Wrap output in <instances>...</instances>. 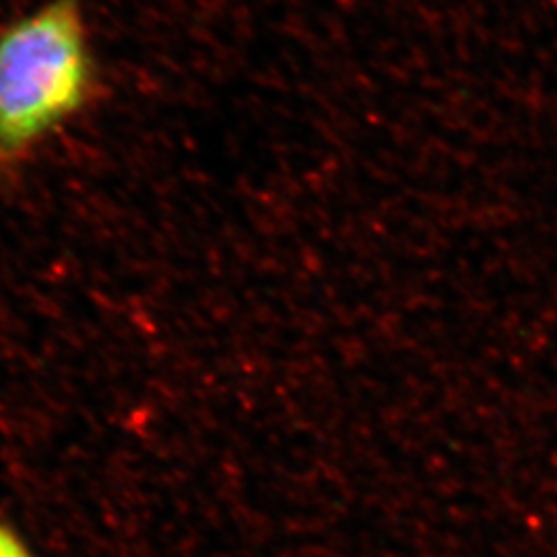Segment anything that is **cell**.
I'll return each instance as SVG.
<instances>
[{"instance_id":"obj_1","label":"cell","mask_w":557,"mask_h":557,"mask_svg":"<svg viewBox=\"0 0 557 557\" xmlns=\"http://www.w3.org/2000/svg\"><path fill=\"white\" fill-rule=\"evenodd\" d=\"M91 87L79 0H52L0 36V163L73 116Z\"/></svg>"},{"instance_id":"obj_2","label":"cell","mask_w":557,"mask_h":557,"mask_svg":"<svg viewBox=\"0 0 557 557\" xmlns=\"http://www.w3.org/2000/svg\"><path fill=\"white\" fill-rule=\"evenodd\" d=\"M0 557H34L25 541L9 527L0 524Z\"/></svg>"}]
</instances>
